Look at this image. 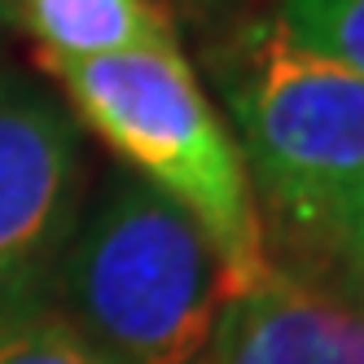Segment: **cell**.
I'll return each mask as SVG.
<instances>
[{
    "mask_svg": "<svg viewBox=\"0 0 364 364\" xmlns=\"http://www.w3.org/2000/svg\"><path fill=\"white\" fill-rule=\"evenodd\" d=\"M80 127L185 211L224 259L232 299L272 272L264 215L228 123L198 84L180 44L127 48L88 62H40Z\"/></svg>",
    "mask_w": 364,
    "mask_h": 364,
    "instance_id": "1",
    "label": "cell"
},
{
    "mask_svg": "<svg viewBox=\"0 0 364 364\" xmlns=\"http://www.w3.org/2000/svg\"><path fill=\"white\" fill-rule=\"evenodd\" d=\"M228 299L206 232L141 176H114L80 211L53 311L114 364H202Z\"/></svg>",
    "mask_w": 364,
    "mask_h": 364,
    "instance_id": "2",
    "label": "cell"
},
{
    "mask_svg": "<svg viewBox=\"0 0 364 364\" xmlns=\"http://www.w3.org/2000/svg\"><path fill=\"white\" fill-rule=\"evenodd\" d=\"M211 70L250 185L294 242L329 255L364 180V75L299 44L277 14L237 22Z\"/></svg>",
    "mask_w": 364,
    "mask_h": 364,
    "instance_id": "3",
    "label": "cell"
},
{
    "mask_svg": "<svg viewBox=\"0 0 364 364\" xmlns=\"http://www.w3.org/2000/svg\"><path fill=\"white\" fill-rule=\"evenodd\" d=\"M84 211V136L70 106L27 75H0V329L53 311Z\"/></svg>",
    "mask_w": 364,
    "mask_h": 364,
    "instance_id": "4",
    "label": "cell"
},
{
    "mask_svg": "<svg viewBox=\"0 0 364 364\" xmlns=\"http://www.w3.org/2000/svg\"><path fill=\"white\" fill-rule=\"evenodd\" d=\"M202 364H364V290L272 264L228 299Z\"/></svg>",
    "mask_w": 364,
    "mask_h": 364,
    "instance_id": "5",
    "label": "cell"
},
{
    "mask_svg": "<svg viewBox=\"0 0 364 364\" xmlns=\"http://www.w3.org/2000/svg\"><path fill=\"white\" fill-rule=\"evenodd\" d=\"M18 22L36 36L40 62H88L180 44L163 0H18Z\"/></svg>",
    "mask_w": 364,
    "mask_h": 364,
    "instance_id": "6",
    "label": "cell"
},
{
    "mask_svg": "<svg viewBox=\"0 0 364 364\" xmlns=\"http://www.w3.org/2000/svg\"><path fill=\"white\" fill-rule=\"evenodd\" d=\"M277 22L299 44L364 75V0H277Z\"/></svg>",
    "mask_w": 364,
    "mask_h": 364,
    "instance_id": "7",
    "label": "cell"
},
{
    "mask_svg": "<svg viewBox=\"0 0 364 364\" xmlns=\"http://www.w3.org/2000/svg\"><path fill=\"white\" fill-rule=\"evenodd\" d=\"M0 364H114L97 351L62 311H44L14 329H0Z\"/></svg>",
    "mask_w": 364,
    "mask_h": 364,
    "instance_id": "8",
    "label": "cell"
},
{
    "mask_svg": "<svg viewBox=\"0 0 364 364\" xmlns=\"http://www.w3.org/2000/svg\"><path fill=\"white\" fill-rule=\"evenodd\" d=\"M329 255L343 264V277L355 285V290H364V180L355 185L343 220H338V232H333Z\"/></svg>",
    "mask_w": 364,
    "mask_h": 364,
    "instance_id": "9",
    "label": "cell"
},
{
    "mask_svg": "<svg viewBox=\"0 0 364 364\" xmlns=\"http://www.w3.org/2000/svg\"><path fill=\"white\" fill-rule=\"evenodd\" d=\"M163 5L171 9V18L185 14L193 22H228L232 14L246 5V0H163Z\"/></svg>",
    "mask_w": 364,
    "mask_h": 364,
    "instance_id": "10",
    "label": "cell"
},
{
    "mask_svg": "<svg viewBox=\"0 0 364 364\" xmlns=\"http://www.w3.org/2000/svg\"><path fill=\"white\" fill-rule=\"evenodd\" d=\"M9 22H18V0H0V31H5Z\"/></svg>",
    "mask_w": 364,
    "mask_h": 364,
    "instance_id": "11",
    "label": "cell"
}]
</instances>
